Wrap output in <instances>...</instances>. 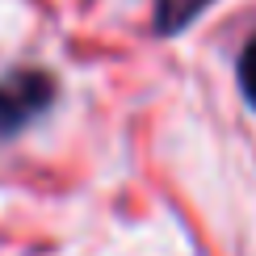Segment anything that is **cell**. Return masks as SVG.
<instances>
[{
  "mask_svg": "<svg viewBox=\"0 0 256 256\" xmlns=\"http://www.w3.org/2000/svg\"><path fill=\"white\" fill-rule=\"evenodd\" d=\"M240 84H244V97L256 105V38L244 46V55H240Z\"/></svg>",
  "mask_w": 256,
  "mask_h": 256,
  "instance_id": "obj_3",
  "label": "cell"
},
{
  "mask_svg": "<svg viewBox=\"0 0 256 256\" xmlns=\"http://www.w3.org/2000/svg\"><path fill=\"white\" fill-rule=\"evenodd\" d=\"M210 0H156V30L160 34H176L194 21Z\"/></svg>",
  "mask_w": 256,
  "mask_h": 256,
  "instance_id": "obj_2",
  "label": "cell"
},
{
  "mask_svg": "<svg viewBox=\"0 0 256 256\" xmlns=\"http://www.w3.org/2000/svg\"><path fill=\"white\" fill-rule=\"evenodd\" d=\"M50 101H55V80L46 72L21 68L0 76V138L26 130L38 114L50 110Z\"/></svg>",
  "mask_w": 256,
  "mask_h": 256,
  "instance_id": "obj_1",
  "label": "cell"
}]
</instances>
